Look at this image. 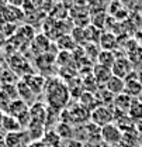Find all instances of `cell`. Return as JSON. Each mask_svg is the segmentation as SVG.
<instances>
[{
	"label": "cell",
	"mask_w": 142,
	"mask_h": 147,
	"mask_svg": "<svg viewBox=\"0 0 142 147\" xmlns=\"http://www.w3.org/2000/svg\"><path fill=\"white\" fill-rule=\"evenodd\" d=\"M90 122L99 127H104L106 125L114 123V108L106 106V105H100L94 110L90 112Z\"/></svg>",
	"instance_id": "7a4b0ae2"
},
{
	"label": "cell",
	"mask_w": 142,
	"mask_h": 147,
	"mask_svg": "<svg viewBox=\"0 0 142 147\" xmlns=\"http://www.w3.org/2000/svg\"><path fill=\"white\" fill-rule=\"evenodd\" d=\"M10 102H11V99L0 89V110H1L3 113H7V109H9V106H10Z\"/></svg>",
	"instance_id": "83f0119b"
},
{
	"label": "cell",
	"mask_w": 142,
	"mask_h": 147,
	"mask_svg": "<svg viewBox=\"0 0 142 147\" xmlns=\"http://www.w3.org/2000/svg\"><path fill=\"white\" fill-rule=\"evenodd\" d=\"M45 99L48 102V106L56 110H63V108L68 106V100L71 99L69 88L61 78H48L45 84Z\"/></svg>",
	"instance_id": "6da1fadb"
},
{
	"label": "cell",
	"mask_w": 142,
	"mask_h": 147,
	"mask_svg": "<svg viewBox=\"0 0 142 147\" xmlns=\"http://www.w3.org/2000/svg\"><path fill=\"white\" fill-rule=\"evenodd\" d=\"M132 71H135V68H134L132 62L129 61V58H128L127 55L117 57V59H115V62H114V65H113V68H111L113 75H114V76H118V78H121V79H125Z\"/></svg>",
	"instance_id": "277c9868"
},
{
	"label": "cell",
	"mask_w": 142,
	"mask_h": 147,
	"mask_svg": "<svg viewBox=\"0 0 142 147\" xmlns=\"http://www.w3.org/2000/svg\"><path fill=\"white\" fill-rule=\"evenodd\" d=\"M79 103H80L85 109L89 110V112L94 110L97 106H100V100H99L97 95H96L94 92H87V91H83V93L80 95Z\"/></svg>",
	"instance_id": "8fae6325"
},
{
	"label": "cell",
	"mask_w": 142,
	"mask_h": 147,
	"mask_svg": "<svg viewBox=\"0 0 142 147\" xmlns=\"http://www.w3.org/2000/svg\"><path fill=\"white\" fill-rule=\"evenodd\" d=\"M99 42H100V47H101L103 51H113V53H114V51L118 48V45H120V40L117 38V36H115L114 33H111V31L101 33Z\"/></svg>",
	"instance_id": "30bf717a"
},
{
	"label": "cell",
	"mask_w": 142,
	"mask_h": 147,
	"mask_svg": "<svg viewBox=\"0 0 142 147\" xmlns=\"http://www.w3.org/2000/svg\"><path fill=\"white\" fill-rule=\"evenodd\" d=\"M125 81V89L124 92L127 95H129L134 99H138L142 93V85L138 81V71H132L127 78Z\"/></svg>",
	"instance_id": "8992f818"
},
{
	"label": "cell",
	"mask_w": 142,
	"mask_h": 147,
	"mask_svg": "<svg viewBox=\"0 0 142 147\" xmlns=\"http://www.w3.org/2000/svg\"><path fill=\"white\" fill-rule=\"evenodd\" d=\"M3 116H4V113L0 110V126H1V120H3Z\"/></svg>",
	"instance_id": "d6a6232c"
},
{
	"label": "cell",
	"mask_w": 142,
	"mask_h": 147,
	"mask_svg": "<svg viewBox=\"0 0 142 147\" xmlns=\"http://www.w3.org/2000/svg\"><path fill=\"white\" fill-rule=\"evenodd\" d=\"M35 31H34V28L31 27V26H28V24H25V26H21L20 28H17V33H16V38L20 40V41H25V42H30V41H33L34 38H35Z\"/></svg>",
	"instance_id": "603a6c76"
},
{
	"label": "cell",
	"mask_w": 142,
	"mask_h": 147,
	"mask_svg": "<svg viewBox=\"0 0 142 147\" xmlns=\"http://www.w3.org/2000/svg\"><path fill=\"white\" fill-rule=\"evenodd\" d=\"M31 144L27 130L6 133V147H28Z\"/></svg>",
	"instance_id": "5b68a950"
},
{
	"label": "cell",
	"mask_w": 142,
	"mask_h": 147,
	"mask_svg": "<svg viewBox=\"0 0 142 147\" xmlns=\"http://www.w3.org/2000/svg\"><path fill=\"white\" fill-rule=\"evenodd\" d=\"M91 75H93V78H94V81H96V84H97V86H99V89L100 88H104L107 84V81L111 78V69H108L106 67H101V65H99V64H94L93 65V69H91Z\"/></svg>",
	"instance_id": "9c48e42d"
},
{
	"label": "cell",
	"mask_w": 142,
	"mask_h": 147,
	"mask_svg": "<svg viewBox=\"0 0 142 147\" xmlns=\"http://www.w3.org/2000/svg\"><path fill=\"white\" fill-rule=\"evenodd\" d=\"M47 147H61V143H62V139L58 136V133L55 131V129L51 130V129H47L42 140H41Z\"/></svg>",
	"instance_id": "ffe728a7"
},
{
	"label": "cell",
	"mask_w": 142,
	"mask_h": 147,
	"mask_svg": "<svg viewBox=\"0 0 142 147\" xmlns=\"http://www.w3.org/2000/svg\"><path fill=\"white\" fill-rule=\"evenodd\" d=\"M47 115H48V106L42 102H33L30 105V116H31V120L33 122H39V123H44L47 122Z\"/></svg>",
	"instance_id": "ba28073f"
},
{
	"label": "cell",
	"mask_w": 142,
	"mask_h": 147,
	"mask_svg": "<svg viewBox=\"0 0 142 147\" xmlns=\"http://www.w3.org/2000/svg\"><path fill=\"white\" fill-rule=\"evenodd\" d=\"M73 130L75 127H72V125L68 123H58V126L55 127V131L58 133V136L62 139V140H66V139H72L73 137Z\"/></svg>",
	"instance_id": "d4e9b609"
},
{
	"label": "cell",
	"mask_w": 142,
	"mask_h": 147,
	"mask_svg": "<svg viewBox=\"0 0 142 147\" xmlns=\"http://www.w3.org/2000/svg\"><path fill=\"white\" fill-rule=\"evenodd\" d=\"M0 129H1L4 133H14V131L24 130V129L21 127L20 122L17 120V117H14V116H11V115H7V113H4V116H3Z\"/></svg>",
	"instance_id": "4fadbf2b"
},
{
	"label": "cell",
	"mask_w": 142,
	"mask_h": 147,
	"mask_svg": "<svg viewBox=\"0 0 142 147\" xmlns=\"http://www.w3.org/2000/svg\"><path fill=\"white\" fill-rule=\"evenodd\" d=\"M138 147H142V144H139V146H138Z\"/></svg>",
	"instance_id": "e575fe53"
},
{
	"label": "cell",
	"mask_w": 142,
	"mask_h": 147,
	"mask_svg": "<svg viewBox=\"0 0 142 147\" xmlns=\"http://www.w3.org/2000/svg\"><path fill=\"white\" fill-rule=\"evenodd\" d=\"M104 89H106V91H108L111 95L117 96V95H120V93H123V92H124V89H125V81H124V79H121V78H118V76L111 75V78L107 81Z\"/></svg>",
	"instance_id": "5bb4252c"
},
{
	"label": "cell",
	"mask_w": 142,
	"mask_h": 147,
	"mask_svg": "<svg viewBox=\"0 0 142 147\" xmlns=\"http://www.w3.org/2000/svg\"><path fill=\"white\" fill-rule=\"evenodd\" d=\"M72 61V54L71 53H68V51H59L58 54H56V58H55V62L58 64V65H63V68L69 64Z\"/></svg>",
	"instance_id": "484cf974"
},
{
	"label": "cell",
	"mask_w": 142,
	"mask_h": 147,
	"mask_svg": "<svg viewBox=\"0 0 142 147\" xmlns=\"http://www.w3.org/2000/svg\"><path fill=\"white\" fill-rule=\"evenodd\" d=\"M121 137H123V131L117 127L115 123H110V125H106L104 127H101V142L108 146L120 147Z\"/></svg>",
	"instance_id": "3957f363"
},
{
	"label": "cell",
	"mask_w": 142,
	"mask_h": 147,
	"mask_svg": "<svg viewBox=\"0 0 142 147\" xmlns=\"http://www.w3.org/2000/svg\"><path fill=\"white\" fill-rule=\"evenodd\" d=\"M25 130H27V133H28V136H30V140H31V143H33V142H41V140H42V137H44V134H45V131H47V127H45L44 123L33 122V120H31V123L28 125V127L25 129Z\"/></svg>",
	"instance_id": "7c38bea8"
},
{
	"label": "cell",
	"mask_w": 142,
	"mask_h": 147,
	"mask_svg": "<svg viewBox=\"0 0 142 147\" xmlns=\"http://www.w3.org/2000/svg\"><path fill=\"white\" fill-rule=\"evenodd\" d=\"M56 47L59 48V51L71 53V51H73L77 47V44L75 42V40H73V37L71 34H63L59 38H56Z\"/></svg>",
	"instance_id": "ac0fdd59"
},
{
	"label": "cell",
	"mask_w": 142,
	"mask_h": 147,
	"mask_svg": "<svg viewBox=\"0 0 142 147\" xmlns=\"http://www.w3.org/2000/svg\"><path fill=\"white\" fill-rule=\"evenodd\" d=\"M20 81V76L10 68H4L0 74V86L1 85H16Z\"/></svg>",
	"instance_id": "7402d4cb"
},
{
	"label": "cell",
	"mask_w": 142,
	"mask_h": 147,
	"mask_svg": "<svg viewBox=\"0 0 142 147\" xmlns=\"http://www.w3.org/2000/svg\"><path fill=\"white\" fill-rule=\"evenodd\" d=\"M132 100H134V98H131L129 95H127L125 92H123V93H120V95L114 96L113 108H114V109H117V110H120V112L128 113V110H129V106H131Z\"/></svg>",
	"instance_id": "9a60e30c"
},
{
	"label": "cell",
	"mask_w": 142,
	"mask_h": 147,
	"mask_svg": "<svg viewBox=\"0 0 142 147\" xmlns=\"http://www.w3.org/2000/svg\"><path fill=\"white\" fill-rule=\"evenodd\" d=\"M138 81H139V84L142 85V69L138 71Z\"/></svg>",
	"instance_id": "1f68e13d"
},
{
	"label": "cell",
	"mask_w": 142,
	"mask_h": 147,
	"mask_svg": "<svg viewBox=\"0 0 142 147\" xmlns=\"http://www.w3.org/2000/svg\"><path fill=\"white\" fill-rule=\"evenodd\" d=\"M0 147H6V133L3 134L0 131Z\"/></svg>",
	"instance_id": "f1b7e54d"
},
{
	"label": "cell",
	"mask_w": 142,
	"mask_h": 147,
	"mask_svg": "<svg viewBox=\"0 0 142 147\" xmlns=\"http://www.w3.org/2000/svg\"><path fill=\"white\" fill-rule=\"evenodd\" d=\"M135 129H137V131L142 136V120H139V122H137V123H135Z\"/></svg>",
	"instance_id": "f546056e"
},
{
	"label": "cell",
	"mask_w": 142,
	"mask_h": 147,
	"mask_svg": "<svg viewBox=\"0 0 142 147\" xmlns=\"http://www.w3.org/2000/svg\"><path fill=\"white\" fill-rule=\"evenodd\" d=\"M138 99H139V100H141V102H142V93H141V96H139V98H138Z\"/></svg>",
	"instance_id": "836d02e7"
},
{
	"label": "cell",
	"mask_w": 142,
	"mask_h": 147,
	"mask_svg": "<svg viewBox=\"0 0 142 147\" xmlns=\"http://www.w3.org/2000/svg\"><path fill=\"white\" fill-rule=\"evenodd\" d=\"M28 109H30V105L27 102H24L21 99H14V100L10 102V106L7 109V115H11L14 117H18L20 115H23L24 112H27Z\"/></svg>",
	"instance_id": "e0dca14e"
},
{
	"label": "cell",
	"mask_w": 142,
	"mask_h": 147,
	"mask_svg": "<svg viewBox=\"0 0 142 147\" xmlns=\"http://www.w3.org/2000/svg\"><path fill=\"white\" fill-rule=\"evenodd\" d=\"M4 44H6V37L3 36V33L0 31V48H1Z\"/></svg>",
	"instance_id": "4dcf8cb0"
},
{
	"label": "cell",
	"mask_w": 142,
	"mask_h": 147,
	"mask_svg": "<svg viewBox=\"0 0 142 147\" xmlns=\"http://www.w3.org/2000/svg\"><path fill=\"white\" fill-rule=\"evenodd\" d=\"M21 79L28 85V88L31 89V92H33L34 95H39V93H42L44 89H45L47 79H45V76H42V75H38V74H30V75L23 76Z\"/></svg>",
	"instance_id": "52a82bcc"
},
{
	"label": "cell",
	"mask_w": 142,
	"mask_h": 147,
	"mask_svg": "<svg viewBox=\"0 0 142 147\" xmlns=\"http://www.w3.org/2000/svg\"><path fill=\"white\" fill-rule=\"evenodd\" d=\"M16 88H17L18 99H21V100H24V102H27V103L30 105V100H33V98H34L35 95L31 92V89L28 88V85L20 78V81L16 84Z\"/></svg>",
	"instance_id": "d6986e66"
},
{
	"label": "cell",
	"mask_w": 142,
	"mask_h": 147,
	"mask_svg": "<svg viewBox=\"0 0 142 147\" xmlns=\"http://www.w3.org/2000/svg\"><path fill=\"white\" fill-rule=\"evenodd\" d=\"M115 59H117L115 53H113V51H103L101 50L99 57H97V64L101 65V67H106L108 69H111L114 62H115Z\"/></svg>",
	"instance_id": "44dd1931"
},
{
	"label": "cell",
	"mask_w": 142,
	"mask_h": 147,
	"mask_svg": "<svg viewBox=\"0 0 142 147\" xmlns=\"http://www.w3.org/2000/svg\"><path fill=\"white\" fill-rule=\"evenodd\" d=\"M139 142H141V134L137 130L128 131V133H123L120 147H138L141 144Z\"/></svg>",
	"instance_id": "2e32d148"
},
{
	"label": "cell",
	"mask_w": 142,
	"mask_h": 147,
	"mask_svg": "<svg viewBox=\"0 0 142 147\" xmlns=\"http://www.w3.org/2000/svg\"><path fill=\"white\" fill-rule=\"evenodd\" d=\"M128 116L137 123L142 120V102L139 99H134L131 106H129V110H128Z\"/></svg>",
	"instance_id": "cb8c5ba5"
},
{
	"label": "cell",
	"mask_w": 142,
	"mask_h": 147,
	"mask_svg": "<svg viewBox=\"0 0 142 147\" xmlns=\"http://www.w3.org/2000/svg\"><path fill=\"white\" fill-rule=\"evenodd\" d=\"M0 89L4 92L11 100H14V99H18V93H17V88H16V85H1L0 86Z\"/></svg>",
	"instance_id": "4316f807"
}]
</instances>
